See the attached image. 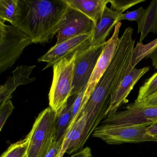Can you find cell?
<instances>
[{"mask_svg":"<svg viewBox=\"0 0 157 157\" xmlns=\"http://www.w3.org/2000/svg\"><path fill=\"white\" fill-rule=\"evenodd\" d=\"M133 105L140 106H151L157 105V93L138 103H133Z\"/></svg>","mask_w":157,"mask_h":157,"instance_id":"cell-26","label":"cell"},{"mask_svg":"<svg viewBox=\"0 0 157 157\" xmlns=\"http://www.w3.org/2000/svg\"><path fill=\"white\" fill-rule=\"evenodd\" d=\"M87 114L82 112L71 128L67 130L59 157H63L65 153L71 154L77 152L83 147L82 140L87 124Z\"/></svg>","mask_w":157,"mask_h":157,"instance_id":"cell-13","label":"cell"},{"mask_svg":"<svg viewBox=\"0 0 157 157\" xmlns=\"http://www.w3.org/2000/svg\"><path fill=\"white\" fill-rule=\"evenodd\" d=\"M95 26L89 17L68 6L59 24L56 45L79 36L92 34Z\"/></svg>","mask_w":157,"mask_h":157,"instance_id":"cell-8","label":"cell"},{"mask_svg":"<svg viewBox=\"0 0 157 157\" xmlns=\"http://www.w3.org/2000/svg\"><path fill=\"white\" fill-rule=\"evenodd\" d=\"M35 67L22 65L15 68L6 82L0 86V105L11 99L12 94L18 86L26 85L36 79L35 78L30 77Z\"/></svg>","mask_w":157,"mask_h":157,"instance_id":"cell-12","label":"cell"},{"mask_svg":"<svg viewBox=\"0 0 157 157\" xmlns=\"http://www.w3.org/2000/svg\"><path fill=\"white\" fill-rule=\"evenodd\" d=\"M92 35V34L82 35L55 45L44 56L38 59V62L47 63L43 70L53 67L59 60L72 56L77 51L90 48Z\"/></svg>","mask_w":157,"mask_h":157,"instance_id":"cell-10","label":"cell"},{"mask_svg":"<svg viewBox=\"0 0 157 157\" xmlns=\"http://www.w3.org/2000/svg\"><path fill=\"white\" fill-rule=\"evenodd\" d=\"M18 0H0V21L11 25L16 17Z\"/></svg>","mask_w":157,"mask_h":157,"instance_id":"cell-19","label":"cell"},{"mask_svg":"<svg viewBox=\"0 0 157 157\" xmlns=\"http://www.w3.org/2000/svg\"><path fill=\"white\" fill-rule=\"evenodd\" d=\"M149 70V67L141 69L135 68L128 75L124 77L121 84L111 96V104L107 111L106 116L113 114L117 112V109L122 105L128 102V96L134 86Z\"/></svg>","mask_w":157,"mask_h":157,"instance_id":"cell-11","label":"cell"},{"mask_svg":"<svg viewBox=\"0 0 157 157\" xmlns=\"http://www.w3.org/2000/svg\"><path fill=\"white\" fill-rule=\"evenodd\" d=\"M14 106L10 100L0 105V131L2 130L7 119L14 110Z\"/></svg>","mask_w":157,"mask_h":157,"instance_id":"cell-23","label":"cell"},{"mask_svg":"<svg viewBox=\"0 0 157 157\" xmlns=\"http://www.w3.org/2000/svg\"><path fill=\"white\" fill-rule=\"evenodd\" d=\"M122 23H117L111 38L106 42L101 56L99 57L88 84L84 94V102L87 105L95 86L111 64L118 46L120 38L119 32Z\"/></svg>","mask_w":157,"mask_h":157,"instance_id":"cell-9","label":"cell"},{"mask_svg":"<svg viewBox=\"0 0 157 157\" xmlns=\"http://www.w3.org/2000/svg\"><path fill=\"white\" fill-rule=\"evenodd\" d=\"M33 133V130L32 128L24 139L11 144L1 157H26Z\"/></svg>","mask_w":157,"mask_h":157,"instance_id":"cell-18","label":"cell"},{"mask_svg":"<svg viewBox=\"0 0 157 157\" xmlns=\"http://www.w3.org/2000/svg\"><path fill=\"white\" fill-rule=\"evenodd\" d=\"M56 114L50 107L38 115L32 127L33 136L26 157H44L55 140Z\"/></svg>","mask_w":157,"mask_h":157,"instance_id":"cell-4","label":"cell"},{"mask_svg":"<svg viewBox=\"0 0 157 157\" xmlns=\"http://www.w3.org/2000/svg\"><path fill=\"white\" fill-rule=\"evenodd\" d=\"M77 95L71 96L61 112L57 116L55 140L65 136L71 121L73 104Z\"/></svg>","mask_w":157,"mask_h":157,"instance_id":"cell-17","label":"cell"},{"mask_svg":"<svg viewBox=\"0 0 157 157\" xmlns=\"http://www.w3.org/2000/svg\"><path fill=\"white\" fill-rule=\"evenodd\" d=\"M68 7L64 0H18L17 14L11 25L34 44L48 43L57 33Z\"/></svg>","mask_w":157,"mask_h":157,"instance_id":"cell-1","label":"cell"},{"mask_svg":"<svg viewBox=\"0 0 157 157\" xmlns=\"http://www.w3.org/2000/svg\"><path fill=\"white\" fill-rule=\"evenodd\" d=\"M146 128L143 126H122L101 124L95 128L92 136L109 145L157 142V136L148 134Z\"/></svg>","mask_w":157,"mask_h":157,"instance_id":"cell-5","label":"cell"},{"mask_svg":"<svg viewBox=\"0 0 157 157\" xmlns=\"http://www.w3.org/2000/svg\"><path fill=\"white\" fill-rule=\"evenodd\" d=\"M145 9L140 7L138 10L131 12H127L126 13L122 14L118 19V22L122 20H128L130 21H136L137 22L142 16Z\"/></svg>","mask_w":157,"mask_h":157,"instance_id":"cell-24","label":"cell"},{"mask_svg":"<svg viewBox=\"0 0 157 157\" xmlns=\"http://www.w3.org/2000/svg\"><path fill=\"white\" fill-rule=\"evenodd\" d=\"M157 123V105L140 106L128 105L125 110L107 116L101 124L114 126L147 127Z\"/></svg>","mask_w":157,"mask_h":157,"instance_id":"cell-7","label":"cell"},{"mask_svg":"<svg viewBox=\"0 0 157 157\" xmlns=\"http://www.w3.org/2000/svg\"><path fill=\"white\" fill-rule=\"evenodd\" d=\"M105 45L78 51L74 61L71 96L86 91Z\"/></svg>","mask_w":157,"mask_h":157,"instance_id":"cell-6","label":"cell"},{"mask_svg":"<svg viewBox=\"0 0 157 157\" xmlns=\"http://www.w3.org/2000/svg\"><path fill=\"white\" fill-rule=\"evenodd\" d=\"M157 93V72L146 80L140 88L138 94L134 103H138Z\"/></svg>","mask_w":157,"mask_h":157,"instance_id":"cell-21","label":"cell"},{"mask_svg":"<svg viewBox=\"0 0 157 157\" xmlns=\"http://www.w3.org/2000/svg\"><path fill=\"white\" fill-rule=\"evenodd\" d=\"M24 33L12 25L0 21V72L11 67L24 49L33 44Z\"/></svg>","mask_w":157,"mask_h":157,"instance_id":"cell-3","label":"cell"},{"mask_svg":"<svg viewBox=\"0 0 157 157\" xmlns=\"http://www.w3.org/2000/svg\"><path fill=\"white\" fill-rule=\"evenodd\" d=\"M157 46V38L150 43L144 44L142 43H137L134 48L132 57V67H135L143 59L147 57Z\"/></svg>","mask_w":157,"mask_h":157,"instance_id":"cell-20","label":"cell"},{"mask_svg":"<svg viewBox=\"0 0 157 157\" xmlns=\"http://www.w3.org/2000/svg\"><path fill=\"white\" fill-rule=\"evenodd\" d=\"M145 1V0H110V3L112 10L123 13L131 7Z\"/></svg>","mask_w":157,"mask_h":157,"instance_id":"cell-22","label":"cell"},{"mask_svg":"<svg viewBox=\"0 0 157 157\" xmlns=\"http://www.w3.org/2000/svg\"><path fill=\"white\" fill-rule=\"evenodd\" d=\"M69 157H93V156L91 150L89 147H87Z\"/></svg>","mask_w":157,"mask_h":157,"instance_id":"cell-27","label":"cell"},{"mask_svg":"<svg viewBox=\"0 0 157 157\" xmlns=\"http://www.w3.org/2000/svg\"><path fill=\"white\" fill-rule=\"evenodd\" d=\"M69 7L89 17L95 25L102 17L104 11L110 0H64Z\"/></svg>","mask_w":157,"mask_h":157,"instance_id":"cell-15","label":"cell"},{"mask_svg":"<svg viewBox=\"0 0 157 157\" xmlns=\"http://www.w3.org/2000/svg\"><path fill=\"white\" fill-rule=\"evenodd\" d=\"M65 136L62 137L57 141L54 140L44 157H59Z\"/></svg>","mask_w":157,"mask_h":157,"instance_id":"cell-25","label":"cell"},{"mask_svg":"<svg viewBox=\"0 0 157 157\" xmlns=\"http://www.w3.org/2000/svg\"><path fill=\"white\" fill-rule=\"evenodd\" d=\"M149 57L152 60V66L155 69H157V46L147 58Z\"/></svg>","mask_w":157,"mask_h":157,"instance_id":"cell-29","label":"cell"},{"mask_svg":"<svg viewBox=\"0 0 157 157\" xmlns=\"http://www.w3.org/2000/svg\"><path fill=\"white\" fill-rule=\"evenodd\" d=\"M78 51L53 66V78L48 94L49 107L59 113L71 96L74 61Z\"/></svg>","mask_w":157,"mask_h":157,"instance_id":"cell-2","label":"cell"},{"mask_svg":"<svg viewBox=\"0 0 157 157\" xmlns=\"http://www.w3.org/2000/svg\"><path fill=\"white\" fill-rule=\"evenodd\" d=\"M137 23V33H140V43H142L150 33L157 34V0L151 2Z\"/></svg>","mask_w":157,"mask_h":157,"instance_id":"cell-16","label":"cell"},{"mask_svg":"<svg viewBox=\"0 0 157 157\" xmlns=\"http://www.w3.org/2000/svg\"><path fill=\"white\" fill-rule=\"evenodd\" d=\"M122 13L113 10L106 6L101 19L95 26L92 35L90 47L105 44L106 39L114 27L118 23Z\"/></svg>","mask_w":157,"mask_h":157,"instance_id":"cell-14","label":"cell"},{"mask_svg":"<svg viewBox=\"0 0 157 157\" xmlns=\"http://www.w3.org/2000/svg\"><path fill=\"white\" fill-rule=\"evenodd\" d=\"M146 129L147 133L149 135L157 136V123L147 127Z\"/></svg>","mask_w":157,"mask_h":157,"instance_id":"cell-28","label":"cell"}]
</instances>
